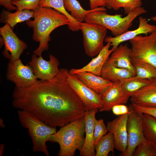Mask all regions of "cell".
<instances>
[{
	"label": "cell",
	"instance_id": "obj_26",
	"mask_svg": "<svg viewBox=\"0 0 156 156\" xmlns=\"http://www.w3.org/2000/svg\"><path fill=\"white\" fill-rule=\"evenodd\" d=\"M131 62L135 69L136 75L150 80L156 79V68L154 66L144 61Z\"/></svg>",
	"mask_w": 156,
	"mask_h": 156
},
{
	"label": "cell",
	"instance_id": "obj_23",
	"mask_svg": "<svg viewBox=\"0 0 156 156\" xmlns=\"http://www.w3.org/2000/svg\"><path fill=\"white\" fill-rule=\"evenodd\" d=\"M38 5L40 7L52 8L65 15L70 21V25L68 27L71 31H77L80 30L79 22L73 18L66 10L64 7V0H41Z\"/></svg>",
	"mask_w": 156,
	"mask_h": 156
},
{
	"label": "cell",
	"instance_id": "obj_11",
	"mask_svg": "<svg viewBox=\"0 0 156 156\" xmlns=\"http://www.w3.org/2000/svg\"><path fill=\"white\" fill-rule=\"evenodd\" d=\"M6 77L13 82L15 86L26 88L33 84L38 79L29 64L24 65L20 59L9 60Z\"/></svg>",
	"mask_w": 156,
	"mask_h": 156
},
{
	"label": "cell",
	"instance_id": "obj_21",
	"mask_svg": "<svg viewBox=\"0 0 156 156\" xmlns=\"http://www.w3.org/2000/svg\"><path fill=\"white\" fill-rule=\"evenodd\" d=\"M135 75V74L130 70L116 67L107 60L102 68L100 76L114 82L120 81Z\"/></svg>",
	"mask_w": 156,
	"mask_h": 156
},
{
	"label": "cell",
	"instance_id": "obj_8",
	"mask_svg": "<svg viewBox=\"0 0 156 156\" xmlns=\"http://www.w3.org/2000/svg\"><path fill=\"white\" fill-rule=\"evenodd\" d=\"M129 107L127 122L128 144L125 156H132L138 145L145 138L143 129V113L135 109L131 104Z\"/></svg>",
	"mask_w": 156,
	"mask_h": 156
},
{
	"label": "cell",
	"instance_id": "obj_34",
	"mask_svg": "<svg viewBox=\"0 0 156 156\" xmlns=\"http://www.w3.org/2000/svg\"><path fill=\"white\" fill-rule=\"evenodd\" d=\"M113 113L115 115L119 116L129 113V109L125 104H119L113 106L112 109Z\"/></svg>",
	"mask_w": 156,
	"mask_h": 156
},
{
	"label": "cell",
	"instance_id": "obj_7",
	"mask_svg": "<svg viewBox=\"0 0 156 156\" xmlns=\"http://www.w3.org/2000/svg\"><path fill=\"white\" fill-rule=\"evenodd\" d=\"M79 28L82 33L86 54L90 57L97 56L104 46L107 29L100 25L86 22H79Z\"/></svg>",
	"mask_w": 156,
	"mask_h": 156
},
{
	"label": "cell",
	"instance_id": "obj_15",
	"mask_svg": "<svg viewBox=\"0 0 156 156\" xmlns=\"http://www.w3.org/2000/svg\"><path fill=\"white\" fill-rule=\"evenodd\" d=\"M130 97L125 93L120 81L112 82L109 88L102 95L103 106L99 111L109 112L115 105L127 103Z\"/></svg>",
	"mask_w": 156,
	"mask_h": 156
},
{
	"label": "cell",
	"instance_id": "obj_35",
	"mask_svg": "<svg viewBox=\"0 0 156 156\" xmlns=\"http://www.w3.org/2000/svg\"><path fill=\"white\" fill-rule=\"evenodd\" d=\"M19 0H0V5L9 11L14 10H17V7L12 4V2Z\"/></svg>",
	"mask_w": 156,
	"mask_h": 156
},
{
	"label": "cell",
	"instance_id": "obj_32",
	"mask_svg": "<svg viewBox=\"0 0 156 156\" xmlns=\"http://www.w3.org/2000/svg\"><path fill=\"white\" fill-rule=\"evenodd\" d=\"M41 0H20L13 1L12 4L17 8V10L27 9L34 10L39 6Z\"/></svg>",
	"mask_w": 156,
	"mask_h": 156
},
{
	"label": "cell",
	"instance_id": "obj_24",
	"mask_svg": "<svg viewBox=\"0 0 156 156\" xmlns=\"http://www.w3.org/2000/svg\"><path fill=\"white\" fill-rule=\"evenodd\" d=\"M151 80L142 78L135 75L120 81L121 86L127 95L133 94L148 85Z\"/></svg>",
	"mask_w": 156,
	"mask_h": 156
},
{
	"label": "cell",
	"instance_id": "obj_17",
	"mask_svg": "<svg viewBox=\"0 0 156 156\" xmlns=\"http://www.w3.org/2000/svg\"><path fill=\"white\" fill-rule=\"evenodd\" d=\"M109 43H107L96 57L92 60L86 65L78 69L72 68L69 70L72 74L78 73L87 72L98 76H100L101 71L104 64L114 50L111 48Z\"/></svg>",
	"mask_w": 156,
	"mask_h": 156
},
{
	"label": "cell",
	"instance_id": "obj_4",
	"mask_svg": "<svg viewBox=\"0 0 156 156\" xmlns=\"http://www.w3.org/2000/svg\"><path fill=\"white\" fill-rule=\"evenodd\" d=\"M105 7L90 9L87 14L85 22L100 25L109 29L114 37L120 36L127 31L132 25L133 21L139 15L146 12L142 7L136 8L125 16L122 15H112L107 14Z\"/></svg>",
	"mask_w": 156,
	"mask_h": 156
},
{
	"label": "cell",
	"instance_id": "obj_18",
	"mask_svg": "<svg viewBox=\"0 0 156 156\" xmlns=\"http://www.w3.org/2000/svg\"><path fill=\"white\" fill-rule=\"evenodd\" d=\"M130 97L131 104L143 106L156 107V79L151 80L148 85Z\"/></svg>",
	"mask_w": 156,
	"mask_h": 156
},
{
	"label": "cell",
	"instance_id": "obj_10",
	"mask_svg": "<svg viewBox=\"0 0 156 156\" xmlns=\"http://www.w3.org/2000/svg\"><path fill=\"white\" fill-rule=\"evenodd\" d=\"M1 47L4 45V49L2 52L3 56L11 61L20 59V56L27 45L20 40L14 32L12 28L8 23L0 28Z\"/></svg>",
	"mask_w": 156,
	"mask_h": 156
},
{
	"label": "cell",
	"instance_id": "obj_6",
	"mask_svg": "<svg viewBox=\"0 0 156 156\" xmlns=\"http://www.w3.org/2000/svg\"><path fill=\"white\" fill-rule=\"evenodd\" d=\"M129 41L131 62L144 61L156 68V29L148 35H139Z\"/></svg>",
	"mask_w": 156,
	"mask_h": 156
},
{
	"label": "cell",
	"instance_id": "obj_31",
	"mask_svg": "<svg viewBox=\"0 0 156 156\" xmlns=\"http://www.w3.org/2000/svg\"><path fill=\"white\" fill-rule=\"evenodd\" d=\"M107 131V126L105 124L103 120L102 119L98 120L96 119L94 122L93 137L94 146Z\"/></svg>",
	"mask_w": 156,
	"mask_h": 156
},
{
	"label": "cell",
	"instance_id": "obj_5",
	"mask_svg": "<svg viewBox=\"0 0 156 156\" xmlns=\"http://www.w3.org/2000/svg\"><path fill=\"white\" fill-rule=\"evenodd\" d=\"M17 114L21 125L28 130L32 143L33 152H41L49 156L46 143L57 131L56 127L49 126L26 111L18 110Z\"/></svg>",
	"mask_w": 156,
	"mask_h": 156
},
{
	"label": "cell",
	"instance_id": "obj_16",
	"mask_svg": "<svg viewBox=\"0 0 156 156\" xmlns=\"http://www.w3.org/2000/svg\"><path fill=\"white\" fill-rule=\"evenodd\" d=\"M98 109L86 111L84 118L85 120V141L83 146L79 151L80 156H95L93 137L95 115Z\"/></svg>",
	"mask_w": 156,
	"mask_h": 156
},
{
	"label": "cell",
	"instance_id": "obj_30",
	"mask_svg": "<svg viewBox=\"0 0 156 156\" xmlns=\"http://www.w3.org/2000/svg\"><path fill=\"white\" fill-rule=\"evenodd\" d=\"M142 0H115L112 9L117 10L122 8L125 14L127 15L135 9L141 7Z\"/></svg>",
	"mask_w": 156,
	"mask_h": 156
},
{
	"label": "cell",
	"instance_id": "obj_19",
	"mask_svg": "<svg viewBox=\"0 0 156 156\" xmlns=\"http://www.w3.org/2000/svg\"><path fill=\"white\" fill-rule=\"evenodd\" d=\"M131 49L127 44H120L114 49L107 60L116 67L129 69L135 74L131 62Z\"/></svg>",
	"mask_w": 156,
	"mask_h": 156
},
{
	"label": "cell",
	"instance_id": "obj_29",
	"mask_svg": "<svg viewBox=\"0 0 156 156\" xmlns=\"http://www.w3.org/2000/svg\"><path fill=\"white\" fill-rule=\"evenodd\" d=\"M132 156H156V146L145 137L135 149Z\"/></svg>",
	"mask_w": 156,
	"mask_h": 156
},
{
	"label": "cell",
	"instance_id": "obj_33",
	"mask_svg": "<svg viewBox=\"0 0 156 156\" xmlns=\"http://www.w3.org/2000/svg\"><path fill=\"white\" fill-rule=\"evenodd\" d=\"M135 110L143 113L146 114L156 118V107H148L140 106L135 104H131Z\"/></svg>",
	"mask_w": 156,
	"mask_h": 156
},
{
	"label": "cell",
	"instance_id": "obj_38",
	"mask_svg": "<svg viewBox=\"0 0 156 156\" xmlns=\"http://www.w3.org/2000/svg\"><path fill=\"white\" fill-rule=\"evenodd\" d=\"M5 144H1L0 145V156H2L4 150Z\"/></svg>",
	"mask_w": 156,
	"mask_h": 156
},
{
	"label": "cell",
	"instance_id": "obj_13",
	"mask_svg": "<svg viewBox=\"0 0 156 156\" xmlns=\"http://www.w3.org/2000/svg\"><path fill=\"white\" fill-rule=\"evenodd\" d=\"M128 113L118 116L113 120L107 123L108 132L113 134L115 142V149L121 152L122 156H125L128 144L127 122Z\"/></svg>",
	"mask_w": 156,
	"mask_h": 156
},
{
	"label": "cell",
	"instance_id": "obj_28",
	"mask_svg": "<svg viewBox=\"0 0 156 156\" xmlns=\"http://www.w3.org/2000/svg\"><path fill=\"white\" fill-rule=\"evenodd\" d=\"M143 129L145 137L156 146V118L143 113Z\"/></svg>",
	"mask_w": 156,
	"mask_h": 156
},
{
	"label": "cell",
	"instance_id": "obj_37",
	"mask_svg": "<svg viewBox=\"0 0 156 156\" xmlns=\"http://www.w3.org/2000/svg\"><path fill=\"white\" fill-rule=\"evenodd\" d=\"M105 3V7L108 9H112L113 5L115 0H104Z\"/></svg>",
	"mask_w": 156,
	"mask_h": 156
},
{
	"label": "cell",
	"instance_id": "obj_27",
	"mask_svg": "<svg viewBox=\"0 0 156 156\" xmlns=\"http://www.w3.org/2000/svg\"><path fill=\"white\" fill-rule=\"evenodd\" d=\"M66 10L70 12L71 17L79 22L85 21L87 14L89 10L84 9L77 0H64Z\"/></svg>",
	"mask_w": 156,
	"mask_h": 156
},
{
	"label": "cell",
	"instance_id": "obj_3",
	"mask_svg": "<svg viewBox=\"0 0 156 156\" xmlns=\"http://www.w3.org/2000/svg\"><path fill=\"white\" fill-rule=\"evenodd\" d=\"M85 126L84 116L61 127L51 136L49 141L59 145L58 156H74L77 150L81 151L85 141Z\"/></svg>",
	"mask_w": 156,
	"mask_h": 156
},
{
	"label": "cell",
	"instance_id": "obj_25",
	"mask_svg": "<svg viewBox=\"0 0 156 156\" xmlns=\"http://www.w3.org/2000/svg\"><path fill=\"white\" fill-rule=\"evenodd\" d=\"M115 148L114 136L111 132L102 137L94 146L95 156H107L110 152L113 153Z\"/></svg>",
	"mask_w": 156,
	"mask_h": 156
},
{
	"label": "cell",
	"instance_id": "obj_12",
	"mask_svg": "<svg viewBox=\"0 0 156 156\" xmlns=\"http://www.w3.org/2000/svg\"><path fill=\"white\" fill-rule=\"evenodd\" d=\"M49 60L47 61L42 57L34 54L31 56L29 64L31 68L34 75L37 79L47 80H51L59 73L60 62L54 56L49 55Z\"/></svg>",
	"mask_w": 156,
	"mask_h": 156
},
{
	"label": "cell",
	"instance_id": "obj_9",
	"mask_svg": "<svg viewBox=\"0 0 156 156\" xmlns=\"http://www.w3.org/2000/svg\"><path fill=\"white\" fill-rule=\"evenodd\" d=\"M67 81L82 103L86 111L95 109H99L102 107V95L86 86L75 74L69 73Z\"/></svg>",
	"mask_w": 156,
	"mask_h": 156
},
{
	"label": "cell",
	"instance_id": "obj_20",
	"mask_svg": "<svg viewBox=\"0 0 156 156\" xmlns=\"http://www.w3.org/2000/svg\"><path fill=\"white\" fill-rule=\"evenodd\" d=\"M79 79L87 87L101 95L104 94L112 83V82L87 72L75 74Z\"/></svg>",
	"mask_w": 156,
	"mask_h": 156
},
{
	"label": "cell",
	"instance_id": "obj_39",
	"mask_svg": "<svg viewBox=\"0 0 156 156\" xmlns=\"http://www.w3.org/2000/svg\"><path fill=\"white\" fill-rule=\"evenodd\" d=\"M0 126L2 128H4L5 127V125L3 122V120L1 118H0Z\"/></svg>",
	"mask_w": 156,
	"mask_h": 156
},
{
	"label": "cell",
	"instance_id": "obj_22",
	"mask_svg": "<svg viewBox=\"0 0 156 156\" xmlns=\"http://www.w3.org/2000/svg\"><path fill=\"white\" fill-rule=\"evenodd\" d=\"M34 15V10L25 9L11 13L3 10L1 13L0 21L1 23H8L13 29L17 23L33 18Z\"/></svg>",
	"mask_w": 156,
	"mask_h": 156
},
{
	"label": "cell",
	"instance_id": "obj_2",
	"mask_svg": "<svg viewBox=\"0 0 156 156\" xmlns=\"http://www.w3.org/2000/svg\"><path fill=\"white\" fill-rule=\"evenodd\" d=\"M34 11V19H30L26 21V23L29 27L32 28L33 40L39 43L34 53L40 56L42 52L49 48L51 32L62 25H67L68 27L70 22L65 15L51 8L38 6Z\"/></svg>",
	"mask_w": 156,
	"mask_h": 156
},
{
	"label": "cell",
	"instance_id": "obj_36",
	"mask_svg": "<svg viewBox=\"0 0 156 156\" xmlns=\"http://www.w3.org/2000/svg\"><path fill=\"white\" fill-rule=\"evenodd\" d=\"M90 9H93L100 7H105L104 0H89Z\"/></svg>",
	"mask_w": 156,
	"mask_h": 156
},
{
	"label": "cell",
	"instance_id": "obj_1",
	"mask_svg": "<svg viewBox=\"0 0 156 156\" xmlns=\"http://www.w3.org/2000/svg\"><path fill=\"white\" fill-rule=\"evenodd\" d=\"M69 73L67 69L61 68L51 80L37 79L26 88L15 86L13 106L31 113L53 127H62L84 117L85 107L67 83Z\"/></svg>",
	"mask_w": 156,
	"mask_h": 156
},
{
	"label": "cell",
	"instance_id": "obj_14",
	"mask_svg": "<svg viewBox=\"0 0 156 156\" xmlns=\"http://www.w3.org/2000/svg\"><path fill=\"white\" fill-rule=\"evenodd\" d=\"M139 20V25L136 29L127 31L118 36H106L104 41L107 43H109L111 46L112 47V49L114 50L123 42L129 40L139 35H148V34H151L156 29V26L149 24L146 18L140 16Z\"/></svg>",
	"mask_w": 156,
	"mask_h": 156
},
{
	"label": "cell",
	"instance_id": "obj_40",
	"mask_svg": "<svg viewBox=\"0 0 156 156\" xmlns=\"http://www.w3.org/2000/svg\"><path fill=\"white\" fill-rule=\"evenodd\" d=\"M150 19L153 21L156 22V16L151 17L150 18Z\"/></svg>",
	"mask_w": 156,
	"mask_h": 156
}]
</instances>
